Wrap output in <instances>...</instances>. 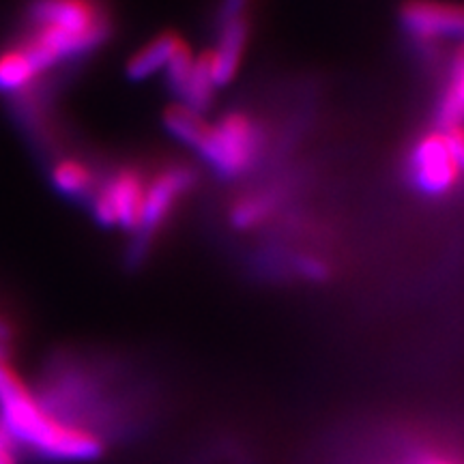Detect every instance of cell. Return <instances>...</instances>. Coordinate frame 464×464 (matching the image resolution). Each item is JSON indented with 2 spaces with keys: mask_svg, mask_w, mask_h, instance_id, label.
<instances>
[{
  "mask_svg": "<svg viewBox=\"0 0 464 464\" xmlns=\"http://www.w3.org/2000/svg\"><path fill=\"white\" fill-rule=\"evenodd\" d=\"M34 82H37V75L17 45L0 54V92L26 91Z\"/></svg>",
  "mask_w": 464,
  "mask_h": 464,
  "instance_id": "14",
  "label": "cell"
},
{
  "mask_svg": "<svg viewBox=\"0 0 464 464\" xmlns=\"http://www.w3.org/2000/svg\"><path fill=\"white\" fill-rule=\"evenodd\" d=\"M249 37V20L247 11L243 14H219V33L218 44L208 54H211L213 78L218 86H226L235 80L239 72L243 54Z\"/></svg>",
  "mask_w": 464,
  "mask_h": 464,
  "instance_id": "8",
  "label": "cell"
},
{
  "mask_svg": "<svg viewBox=\"0 0 464 464\" xmlns=\"http://www.w3.org/2000/svg\"><path fill=\"white\" fill-rule=\"evenodd\" d=\"M263 133L252 116L246 112H228L218 125H208L205 142L198 153L224 179L241 177L258 160Z\"/></svg>",
  "mask_w": 464,
  "mask_h": 464,
  "instance_id": "3",
  "label": "cell"
},
{
  "mask_svg": "<svg viewBox=\"0 0 464 464\" xmlns=\"http://www.w3.org/2000/svg\"><path fill=\"white\" fill-rule=\"evenodd\" d=\"M216 89H218V84H216V78H213L211 54L205 52V54L194 58L191 75H189L188 84H185L183 95L179 97V103L202 114L208 106H211L213 92H216Z\"/></svg>",
  "mask_w": 464,
  "mask_h": 464,
  "instance_id": "11",
  "label": "cell"
},
{
  "mask_svg": "<svg viewBox=\"0 0 464 464\" xmlns=\"http://www.w3.org/2000/svg\"><path fill=\"white\" fill-rule=\"evenodd\" d=\"M0 421L20 448L33 450L45 460L84 462L103 451L102 437L52 415L7 359H0Z\"/></svg>",
  "mask_w": 464,
  "mask_h": 464,
  "instance_id": "1",
  "label": "cell"
},
{
  "mask_svg": "<svg viewBox=\"0 0 464 464\" xmlns=\"http://www.w3.org/2000/svg\"><path fill=\"white\" fill-rule=\"evenodd\" d=\"M443 133H445V138H448L451 153H454L458 166H460V172H464V125L451 127V130L443 131Z\"/></svg>",
  "mask_w": 464,
  "mask_h": 464,
  "instance_id": "18",
  "label": "cell"
},
{
  "mask_svg": "<svg viewBox=\"0 0 464 464\" xmlns=\"http://www.w3.org/2000/svg\"><path fill=\"white\" fill-rule=\"evenodd\" d=\"M400 24L423 44L464 37V7L439 0H409L400 7Z\"/></svg>",
  "mask_w": 464,
  "mask_h": 464,
  "instance_id": "7",
  "label": "cell"
},
{
  "mask_svg": "<svg viewBox=\"0 0 464 464\" xmlns=\"http://www.w3.org/2000/svg\"><path fill=\"white\" fill-rule=\"evenodd\" d=\"M464 123V48L456 52L454 61L450 65L448 84L437 108V125L440 131H448L451 127H460Z\"/></svg>",
  "mask_w": 464,
  "mask_h": 464,
  "instance_id": "10",
  "label": "cell"
},
{
  "mask_svg": "<svg viewBox=\"0 0 464 464\" xmlns=\"http://www.w3.org/2000/svg\"><path fill=\"white\" fill-rule=\"evenodd\" d=\"M409 172L413 188L430 198H440L456 188L460 166L443 131H430L415 142L411 150Z\"/></svg>",
  "mask_w": 464,
  "mask_h": 464,
  "instance_id": "5",
  "label": "cell"
},
{
  "mask_svg": "<svg viewBox=\"0 0 464 464\" xmlns=\"http://www.w3.org/2000/svg\"><path fill=\"white\" fill-rule=\"evenodd\" d=\"M183 45V39L177 37L174 33L158 34L150 39L147 45H142L127 63V78L138 82V80H147L149 75L161 72L172 61L174 52Z\"/></svg>",
  "mask_w": 464,
  "mask_h": 464,
  "instance_id": "9",
  "label": "cell"
},
{
  "mask_svg": "<svg viewBox=\"0 0 464 464\" xmlns=\"http://www.w3.org/2000/svg\"><path fill=\"white\" fill-rule=\"evenodd\" d=\"M20 462V445L11 437V432L0 421V464H17Z\"/></svg>",
  "mask_w": 464,
  "mask_h": 464,
  "instance_id": "17",
  "label": "cell"
},
{
  "mask_svg": "<svg viewBox=\"0 0 464 464\" xmlns=\"http://www.w3.org/2000/svg\"><path fill=\"white\" fill-rule=\"evenodd\" d=\"M271 207H274V202L266 198V196H252V198L243 200L235 207L232 222H235V226H239V228H247V226L263 222L269 216Z\"/></svg>",
  "mask_w": 464,
  "mask_h": 464,
  "instance_id": "15",
  "label": "cell"
},
{
  "mask_svg": "<svg viewBox=\"0 0 464 464\" xmlns=\"http://www.w3.org/2000/svg\"><path fill=\"white\" fill-rule=\"evenodd\" d=\"M52 183L61 194L69 196V198H84L91 194L95 179H92V170L82 161L78 160H63L58 161L52 170Z\"/></svg>",
  "mask_w": 464,
  "mask_h": 464,
  "instance_id": "13",
  "label": "cell"
},
{
  "mask_svg": "<svg viewBox=\"0 0 464 464\" xmlns=\"http://www.w3.org/2000/svg\"><path fill=\"white\" fill-rule=\"evenodd\" d=\"M196 174L191 168L183 164H174L166 170H161L153 183L147 185V194H144L142 216L140 224L136 228V241L131 247V258L138 260L149 252L150 243L160 235L170 219L172 211L177 208L179 202L185 198V194L194 188Z\"/></svg>",
  "mask_w": 464,
  "mask_h": 464,
  "instance_id": "4",
  "label": "cell"
},
{
  "mask_svg": "<svg viewBox=\"0 0 464 464\" xmlns=\"http://www.w3.org/2000/svg\"><path fill=\"white\" fill-rule=\"evenodd\" d=\"M393 464H464L456 454H450L448 450L437 448H421L415 451H409Z\"/></svg>",
  "mask_w": 464,
  "mask_h": 464,
  "instance_id": "16",
  "label": "cell"
},
{
  "mask_svg": "<svg viewBox=\"0 0 464 464\" xmlns=\"http://www.w3.org/2000/svg\"><path fill=\"white\" fill-rule=\"evenodd\" d=\"M31 33L17 48L37 80L63 63L100 48L110 34V20L92 0H34Z\"/></svg>",
  "mask_w": 464,
  "mask_h": 464,
  "instance_id": "2",
  "label": "cell"
},
{
  "mask_svg": "<svg viewBox=\"0 0 464 464\" xmlns=\"http://www.w3.org/2000/svg\"><path fill=\"white\" fill-rule=\"evenodd\" d=\"M147 185L136 170H119L92 196V213L102 226L136 230L140 224Z\"/></svg>",
  "mask_w": 464,
  "mask_h": 464,
  "instance_id": "6",
  "label": "cell"
},
{
  "mask_svg": "<svg viewBox=\"0 0 464 464\" xmlns=\"http://www.w3.org/2000/svg\"><path fill=\"white\" fill-rule=\"evenodd\" d=\"M164 125L179 142L188 144L194 150L200 149V144L205 142L208 133V123L202 119V114L188 106H181V103H172L166 110Z\"/></svg>",
  "mask_w": 464,
  "mask_h": 464,
  "instance_id": "12",
  "label": "cell"
}]
</instances>
